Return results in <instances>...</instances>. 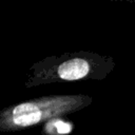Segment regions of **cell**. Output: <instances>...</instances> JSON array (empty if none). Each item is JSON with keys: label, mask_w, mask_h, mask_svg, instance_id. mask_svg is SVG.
<instances>
[{"label": "cell", "mask_w": 135, "mask_h": 135, "mask_svg": "<svg viewBox=\"0 0 135 135\" xmlns=\"http://www.w3.org/2000/svg\"><path fill=\"white\" fill-rule=\"evenodd\" d=\"M114 68L115 60L111 56L82 50L68 52L59 56H47L32 64L24 85L31 89L53 83L102 80Z\"/></svg>", "instance_id": "obj_1"}, {"label": "cell", "mask_w": 135, "mask_h": 135, "mask_svg": "<svg viewBox=\"0 0 135 135\" xmlns=\"http://www.w3.org/2000/svg\"><path fill=\"white\" fill-rule=\"evenodd\" d=\"M93 102L85 94L47 95L24 100L0 111V132L11 133L63 118L79 112Z\"/></svg>", "instance_id": "obj_2"}, {"label": "cell", "mask_w": 135, "mask_h": 135, "mask_svg": "<svg viewBox=\"0 0 135 135\" xmlns=\"http://www.w3.org/2000/svg\"><path fill=\"white\" fill-rule=\"evenodd\" d=\"M73 129L69 121H63L62 118H56L44 123V135H68Z\"/></svg>", "instance_id": "obj_3"}]
</instances>
